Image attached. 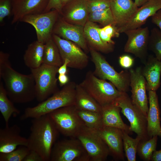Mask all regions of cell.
Instances as JSON below:
<instances>
[{
    "mask_svg": "<svg viewBox=\"0 0 161 161\" xmlns=\"http://www.w3.org/2000/svg\"><path fill=\"white\" fill-rule=\"evenodd\" d=\"M9 53L0 51V80L4 83L9 98L13 103H24L36 98L35 83L32 75L21 74L14 69Z\"/></svg>",
    "mask_w": 161,
    "mask_h": 161,
    "instance_id": "6da1fadb",
    "label": "cell"
},
{
    "mask_svg": "<svg viewBox=\"0 0 161 161\" xmlns=\"http://www.w3.org/2000/svg\"><path fill=\"white\" fill-rule=\"evenodd\" d=\"M32 119L27 147L38 153L43 161H49L52 148L60 133L49 114Z\"/></svg>",
    "mask_w": 161,
    "mask_h": 161,
    "instance_id": "7a4b0ae2",
    "label": "cell"
},
{
    "mask_svg": "<svg viewBox=\"0 0 161 161\" xmlns=\"http://www.w3.org/2000/svg\"><path fill=\"white\" fill-rule=\"evenodd\" d=\"M76 84L73 81H69L61 89L37 105L26 108L20 119L38 117L59 109L75 105Z\"/></svg>",
    "mask_w": 161,
    "mask_h": 161,
    "instance_id": "3957f363",
    "label": "cell"
},
{
    "mask_svg": "<svg viewBox=\"0 0 161 161\" xmlns=\"http://www.w3.org/2000/svg\"><path fill=\"white\" fill-rule=\"evenodd\" d=\"M89 48L91 60L95 66L93 72L94 75L100 79L109 81L121 92H128L130 82L129 70L117 72L100 53L91 47Z\"/></svg>",
    "mask_w": 161,
    "mask_h": 161,
    "instance_id": "277c9868",
    "label": "cell"
},
{
    "mask_svg": "<svg viewBox=\"0 0 161 161\" xmlns=\"http://www.w3.org/2000/svg\"><path fill=\"white\" fill-rule=\"evenodd\" d=\"M79 84L101 106L113 103L122 92L112 83L97 78L91 71Z\"/></svg>",
    "mask_w": 161,
    "mask_h": 161,
    "instance_id": "5b68a950",
    "label": "cell"
},
{
    "mask_svg": "<svg viewBox=\"0 0 161 161\" xmlns=\"http://www.w3.org/2000/svg\"><path fill=\"white\" fill-rule=\"evenodd\" d=\"M113 103L121 108V112L130 123L131 131L140 137L141 140L150 139L147 133V117L132 103L126 92H122Z\"/></svg>",
    "mask_w": 161,
    "mask_h": 161,
    "instance_id": "8992f818",
    "label": "cell"
},
{
    "mask_svg": "<svg viewBox=\"0 0 161 161\" xmlns=\"http://www.w3.org/2000/svg\"><path fill=\"white\" fill-rule=\"evenodd\" d=\"M60 133L71 138H76L86 126L79 117L75 105L63 107L49 114Z\"/></svg>",
    "mask_w": 161,
    "mask_h": 161,
    "instance_id": "52a82bcc",
    "label": "cell"
},
{
    "mask_svg": "<svg viewBox=\"0 0 161 161\" xmlns=\"http://www.w3.org/2000/svg\"><path fill=\"white\" fill-rule=\"evenodd\" d=\"M58 68L43 63L39 67L30 69L35 83L36 99L39 103L59 89L56 77Z\"/></svg>",
    "mask_w": 161,
    "mask_h": 161,
    "instance_id": "ba28073f",
    "label": "cell"
},
{
    "mask_svg": "<svg viewBox=\"0 0 161 161\" xmlns=\"http://www.w3.org/2000/svg\"><path fill=\"white\" fill-rule=\"evenodd\" d=\"M51 161H90L80 141L76 138L56 142L51 151Z\"/></svg>",
    "mask_w": 161,
    "mask_h": 161,
    "instance_id": "9c48e42d",
    "label": "cell"
},
{
    "mask_svg": "<svg viewBox=\"0 0 161 161\" xmlns=\"http://www.w3.org/2000/svg\"><path fill=\"white\" fill-rule=\"evenodd\" d=\"M76 138L81 143L90 161H105L110 155L107 145L95 130L85 126Z\"/></svg>",
    "mask_w": 161,
    "mask_h": 161,
    "instance_id": "30bf717a",
    "label": "cell"
},
{
    "mask_svg": "<svg viewBox=\"0 0 161 161\" xmlns=\"http://www.w3.org/2000/svg\"><path fill=\"white\" fill-rule=\"evenodd\" d=\"M60 14L56 10L26 16L20 21L29 24L34 28L37 40L45 44L52 37L54 26Z\"/></svg>",
    "mask_w": 161,
    "mask_h": 161,
    "instance_id": "8fae6325",
    "label": "cell"
},
{
    "mask_svg": "<svg viewBox=\"0 0 161 161\" xmlns=\"http://www.w3.org/2000/svg\"><path fill=\"white\" fill-rule=\"evenodd\" d=\"M52 38L58 47L63 62L65 59L69 61L68 67L82 69L87 66L88 56L79 46L55 34H52Z\"/></svg>",
    "mask_w": 161,
    "mask_h": 161,
    "instance_id": "7c38bea8",
    "label": "cell"
},
{
    "mask_svg": "<svg viewBox=\"0 0 161 161\" xmlns=\"http://www.w3.org/2000/svg\"><path fill=\"white\" fill-rule=\"evenodd\" d=\"M124 33L128 38L124 48V51L134 55L144 64L148 56L150 35L148 28L140 27L127 30Z\"/></svg>",
    "mask_w": 161,
    "mask_h": 161,
    "instance_id": "4fadbf2b",
    "label": "cell"
},
{
    "mask_svg": "<svg viewBox=\"0 0 161 161\" xmlns=\"http://www.w3.org/2000/svg\"><path fill=\"white\" fill-rule=\"evenodd\" d=\"M131 99L135 105L147 117L148 109V100L146 94V82L142 74V68L137 67L129 69Z\"/></svg>",
    "mask_w": 161,
    "mask_h": 161,
    "instance_id": "5bb4252c",
    "label": "cell"
},
{
    "mask_svg": "<svg viewBox=\"0 0 161 161\" xmlns=\"http://www.w3.org/2000/svg\"><path fill=\"white\" fill-rule=\"evenodd\" d=\"M52 34L72 41L84 52H89L84 34V27L74 25L65 21L60 15L54 27Z\"/></svg>",
    "mask_w": 161,
    "mask_h": 161,
    "instance_id": "9a60e30c",
    "label": "cell"
},
{
    "mask_svg": "<svg viewBox=\"0 0 161 161\" xmlns=\"http://www.w3.org/2000/svg\"><path fill=\"white\" fill-rule=\"evenodd\" d=\"M107 145L111 155L115 161H124V154L123 130L111 127L103 126L95 130Z\"/></svg>",
    "mask_w": 161,
    "mask_h": 161,
    "instance_id": "2e32d148",
    "label": "cell"
},
{
    "mask_svg": "<svg viewBox=\"0 0 161 161\" xmlns=\"http://www.w3.org/2000/svg\"><path fill=\"white\" fill-rule=\"evenodd\" d=\"M161 9V0H148L138 8L128 21L118 28L120 33L141 27L147 19Z\"/></svg>",
    "mask_w": 161,
    "mask_h": 161,
    "instance_id": "e0dca14e",
    "label": "cell"
},
{
    "mask_svg": "<svg viewBox=\"0 0 161 161\" xmlns=\"http://www.w3.org/2000/svg\"><path fill=\"white\" fill-rule=\"evenodd\" d=\"M49 0H13V24L28 15L44 13Z\"/></svg>",
    "mask_w": 161,
    "mask_h": 161,
    "instance_id": "ac0fdd59",
    "label": "cell"
},
{
    "mask_svg": "<svg viewBox=\"0 0 161 161\" xmlns=\"http://www.w3.org/2000/svg\"><path fill=\"white\" fill-rule=\"evenodd\" d=\"M89 14L87 0H73L63 7L60 15L69 23L84 27Z\"/></svg>",
    "mask_w": 161,
    "mask_h": 161,
    "instance_id": "d6986e66",
    "label": "cell"
},
{
    "mask_svg": "<svg viewBox=\"0 0 161 161\" xmlns=\"http://www.w3.org/2000/svg\"><path fill=\"white\" fill-rule=\"evenodd\" d=\"M21 129L16 124L6 126L0 129V153H6L18 146H27V139L20 135Z\"/></svg>",
    "mask_w": 161,
    "mask_h": 161,
    "instance_id": "ffe728a7",
    "label": "cell"
},
{
    "mask_svg": "<svg viewBox=\"0 0 161 161\" xmlns=\"http://www.w3.org/2000/svg\"><path fill=\"white\" fill-rule=\"evenodd\" d=\"M149 107L147 114V131L150 139L154 136L161 138L160 110L156 91H148Z\"/></svg>",
    "mask_w": 161,
    "mask_h": 161,
    "instance_id": "44dd1931",
    "label": "cell"
},
{
    "mask_svg": "<svg viewBox=\"0 0 161 161\" xmlns=\"http://www.w3.org/2000/svg\"><path fill=\"white\" fill-rule=\"evenodd\" d=\"M110 8L118 28L125 24L138 8L132 0H110Z\"/></svg>",
    "mask_w": 161,
    "mask_h": 161,
    "instance_id": "7402d4cb",
    "label": "cell"
},
{
    "mask_svg": "<svg viewBox=\"0 0 161 161\" xmlns=\"http://www.w3.org/2000/svg\"><path fill=\"white\" fill-rule=\"evenodd\" d=\"M144 64L142 72L146 80L147 91H156L161 84V60L150 55Z\"/></svg>",
    "mask_w": 161,
    "mask_h": 161,
    "instance_id": "603a6c76",
    "label": "cell"
},
{
    "mask_svg": "<svg viewBox=\"0 0 161 161\" xmlns=\"http://www.w3.org/2000/svg\"><path fill=\"white\" fill-rule=\"evenodd\" d=\"M98 27L96 23L88 21L84 26V35L88 47L104 53L113 52L114 45L102 40L97 30Z\"/></svg>",
    "mask_w": 161,
    "mask_h": 161,
    "instance_id": "cb8c5ba5",
    "label": "cell"
},
{
    "mask_svg": "<svg viewBox=\"0 0 161 161\" xmlns=\"http://www.w3.org/2000/svg\"><path fill=\"white\" fill-rule=\"evenodd\" d=\"M120 112L121 108L113 103L102 106L103 126L117 128L129 134H132L130 126L124 123L122 120Z\"/></svg>",
    "mask_w": 161,
    "mask_h": 161,
    "instance_id": "d4e9b609",
    "label": "cell"
},
{
    "mask_svg": "<svg viewBox=\"0 0 161 161\" xmlns=\"http://www.w3.org/2000/svg\"><path fill=\"white\" fill-rule=\"evenodd\" d=\"M44 44L37 40L28 45L23 58L25 64L30 69L38 68L43 64Z\"/></svg>",
    "mask_w": 161,
    "mask_h": 161,
    "instance_id": "484cf974",
    "label": "cell"
},
{
    "mask_svg": "<svg viewBox=\"0 0 161 161\" xmlns=\"http://www.w3.org/2000/svg\"><path fill=\"white\" fill-rule=\"evenodd\" d=\"M77 109L102 113V106L79 84H77L75 105Z\"/></svg>",
    "mask_w": 161,
    "mask_h": 161,
    "instance_id": "4316f807",
    "label": "cell"
},
{
    "mask_svg": "<svg viewBox=\"0 0 161 161\" xmlns=\"http://www.w3.org/2000/svg\"><path fill=\"white\" fill-rule=\"evenodd\" d=\"M63 63L58 47L52 36L44 44L43 63L59 67Z\"/></svg>",
    "mask_w": 161,
    "mask_h": 161,
    "instance_id": "83f0119b",
    "label": "cell"
},
{
    "mask_svg": "<svg viewBox=\"0 0 161 161\" xmlns=\"http://www.w3.org/2000/svg\"><path fill=\"white\" fill-rule=\"evenodd\" d=\"M8 97L3 82L0 80V111L4 120L5 126L9 125L10 119L13 114H18L20 111L14 105Z\"/></svg>",
    "mask_w": 161,
    "mask_h": 161,
    "instance_id": "f1b7e54d",
    "label": "cell"
},
{
    "mask_svg": "<svg viewBox=\"0 0 161 161\" xmlns=\"http://www.w3.org/2000/svg\"><path fill=\"white\" fill-rule=\"evenodd\" d=\"M77 109L79 117L86 127L97 130L103 126L101 113Z\"/></svg>",
    "mask_w": 161,
    "mask_h": 161,
    "instance_id": "f546056e",
    "label": "cell"
},
{
    "mask_svg": "<svg viewBox=\"0 0 161 161\" xmlns=\"http://www.w3.org/2000/svg\"><path fill=\"white\" fill-rule=\"evenodd\" d=\"M158 137L154 136L149 140L140 141L137 146V153L143 160L151 161L153 152L156 150Z\"/></svg>",
    "mask_w": 161,
    "mask_h": 161,
    "instance_id": "4dcf8cb0",
    "label": "cell"
},
{
    "mask_svg": "<svg viewBox=\"0 0 161 161\" xmlns=\"http://www.w3.org/2000/svg\"><path fill=\"white\" fill-rule=\"evenodd\" d=\"M123 150L128 161H136L138 145L141 139L137 136L133 138L123 130Z\"/></svg>",
    "mask_w": 161,
    "mask_h": 161,
    "instance_id": "1f68e13d",
    "label": "cell"
},
{
    "mask_svg": "<svg viewBox=\"0 0 161 161\" xmlns=\"http://www.w3.org/2000/svg\"><path fill=\"white\" fill-rule=\"evenodd\" d=\"M88 21L98 23L103 27L109 24L116 26L110 7L89 13Z\"/></svg>",
    "mask_w": 161,
    "mask_h": 161,
    "instance_id": "d6a6232c",
    "label": "cell"
},
{
    "mask_svg": "<svg viewBox=\"0 0 161 161\" xmlns=\"http://www.w3.org/2000/svg\"><path fill=\"white\" fill-rule=\"evenodd\" d=\"M148 49L154 53L157 59L161 60V30L157 28H153L151 30Z\"/></svg>",
    "mask_w": 161,
    "mask_h": 161,
    "instance_id": "836d02e7",
    "label": "cell"
},
{
    "mask_svg": "<svg viewBox=\"0 0 161 161\" xmlns=\"http://www.w3.org/2000/svg\"><path fill=\"white\" fill-rule=\"evenodd\" d=\"M30 150L27 146H20L10 152L0 153V161H23Z\"/></svg>",
    "mask_w": 161,
    "mask_h": 161,
    "instance_id": "e575fe53",
    "label": "cell"
},
{
    "mask_svg": "<svg viewBox=\"0 0 161 161\" xmlns=\"http://www.w3.org/2000/svg\"><path fill=\"white\" fill-rule=\"evenodd\" d=\"M89 13L110 7V0H87Z\"/></svg>",
    "mask_w": 161,
    "mask_h": 161,
    "instance_id": "d590c367",
    "label": "cell"
},
{
    "mask_svg": "<svg viewBox=\"0 0 161 161\" xmlns=\"http://www.w3.org/2000/svg\"><path fill=\"white\" fill-rule=\"evenodd\" d=\"M12 0H0V23L3 24L6 17L12 16Z\"/></svg>",
    "mask_w": 161,
    "mask_h": 161,
    "instance_id": "8d00e7d4",
    "label": "cell"
},
{
    "mask_svg": "<svg viewBox=\"0 0 161 161\" xmlns=\"http://www.w3.org/2000/svg\"><path fill=\"white\" fill-rule=\"evenodd\" d=\"M118 61L121 67L125 69H129L133 66L134 59L129 55L125 54L119 57Z\"/></svg>",
    "mask_w": 161,
    "mask_h": 161,
    "instance_id": "74e56055",
    "label": "cell"
},
{
    "mask_svg": "<svg viewBox=\"0 0 161 161\" xmlns=\"http://www.w3.org/2000/svg\"><path fill=\"white\" fill-rule=\"evenodd\" d=\"M63 6L61 0H49L47 6L44 13L51 11L52 9L57 10L61 15Z\"/></svg>",
    "mask_w": 161,
    "mask_h": 161,
    "instance_id": "f35d334b",
    "label": "cell"
},
{
    "mask_svg": "<svg viewBox=\"0 0 161 161\" xmlns=\"http://www.w3.org/2000/svg\"><path fill=\"white\" fill-rule=\"evenodd\" d=\"M105 33L111 37H118L120 35L118 28L116 26L109 24L103 28Z\"/></svg>",
    "mask_w": 161,
    "mask_h": 161,
    "instance_id": "ab89813d",
    "label": "cell"
},
{
    "mask_svg": "<svg viewBox=\"0 0 161 161\" xmlns=\"http://www.w3.org/2000/svg\"><path fill=\"white\" fill-rule=\"evenodd\" d=\"M23 161H43L40 155L35 151L30 150Z\"/></svg>",
    "mask_w": 161,
    "mask_h": 161,
    "instance_id": "60d3db41",
    "label": "cell"
},
{
    "mask_svg": "<svg viewBox=\"0 0 161 161\" xmlns=\"http://www.w3.org/2000/svg\"><path fill=\"white\" fill-rule=\"evenodd\" d=\"M97 30L101 39L104 42L114 44L115 42L112 40V38L105 33L103 28L98 27Z\"/></svg>",
    "mask_w": 161,
    "mask_h": 161,
    "instance_id": "b9f144b4",
    "label": "cell"
},
{
    "mask_svg": "<svg viewBox=\"0 0 161 161\" xmlns=\"http://www.w3.org/2000/svg\"><path fill=\"white\" fill-rule=\"evenodd\" d=\"M151 21L161 30V9L158 11L151 17Z\"/></svg>",
    "mask_w": 161,
    "mask_h": 161,
    "instance_id": "7bdbcfd3",
    "label": "cell"
},
{
    "mask_svg": "<svg viewBox=\"0 0 161 161\" xmlns=\"http://www.w3.org/2000/svg\"><path fill=\"white\" fill-rule=\"evenodd\" d=\"M69 62L70 61L68 59H65L64 60L63 64L58 68V73L59 74H67L68 72L67 67Z\"/></svg>",
    "mask_w": 161,
    "mask_h": 161,
    "instance_id": "ee69618b",
    "label": "cell"
},
{
    "mask_svg": "<svg viewBox=\"0 0 161 161\" xmlns=\"http://www.w3.org/2000/svg\"><path fill=\"white\" fill-rule=\"evenodd\" d=\"M58 78L61 86L63 87L69 82V78L66 74H59Z\"/></svg>",
    "mask_w": 161,
    "mask_h": 161,
    "instance_id": "f6af8a7d",
    "label": "cell"
},
{
    "mask_svg": "<svg viewBox=\"0 0 161 161\" xmlns=\"http://www.w3.org/2000/svg\"><path fill=\"white\" fill-rule=\"evenodd\" d=\"M151 161H161V149L155 150L152 154Z\"/></svg>",
    "mask_w": 161,
    "mask_h": 161,
    "instance_id": "bcb514c9",
    "label": "cell"
},
{
    "mask_svg": "<svg viewBox=\"0 0 161 161\" xmlns=\"http://www.w3.org/2000/svg\"><path fill=\"white\" fill-rule=\"evenodd\" d=\"M148 0H135V4L137 7H140Z\"/></svg>",
    "mask_w": 161,
    "mask_h": 161,
    "instance_id": "7dc6e473",
    "label": "cell"
},
{
    "mask_svg": "<svg viewBox=\"0 0 161 161\" xmlns=\"http://www.w3.org/2000/svg\"><path fill=\"white\" fill-rule=\"evenodd\" d=\"M63 7L73 0H61Z\"/></svg>",
    "mask_w": 161,
    "mask_h": 161,
    "instance_id": "c3c4849f",
    "label": "cell"
}]
</instances>
